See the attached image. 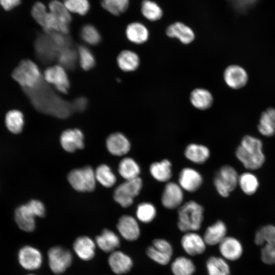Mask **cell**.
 Segmentation results:
<instances>
[{
    "mask_svg": "<svg viewBox=\"0 0 275 275\" xmlns=\"http://www.w3.org/2000/svg\"><path fill=\"white\" fill-rule=\"evenodd\" d=\"M46 84L43 80L33 88L22 90L38 111L60 118L69 116L72 105L61 98Z\"/></svg>",
    "mask_w": 275,
    "mask_h": 275,
    "instance_id": "cell-1",
    "label": "cell"
},
{
    "mask_svg": "<svg viewBox=\"0 0 275 275\" xmlns=\"http://www.w3.org/2000/svg\"><path fill=\"white\" fill-rule=\"evenodd\" d=\"M235 154L238 160L248 169H258L265 161L262 142L251 135H245L242 138Z\"/></svg>",
    "mask_w": 275,
    "mask_h": 275,
    "instance_id": "cell-2",
    "label": "cell"
},
{
    "mask_svg": "<svg viewBox=\"0 0 275 275\" xmlns=\"http://www.w3.org/2000/svg\"><path fill=\"white\" fill-rule=\"evenodd\" d=\"M48 12L43 28L45 33L51 32L68 34L72 20L71 14L63 2L51 0L47 6Z\"/></svg>",
    "mask_w": 275,
    "mask_h": 275,
    "instance_id": "cell-3",
    "label": "cell"
},
{
    "mask_svg": "<svg viewBox=\"0 0 275 275\" xmlns=\"http://www.w3.org/2000/svg\"><path fill=\"white\" fill-rule=\"evenodd\" d=\"M204 209L194 201H189L180 206L178 211L177 227L184 233L199 230L203 220Z\"/></svg>",
    "mask_w": 275,
    "mask_h": 275,
    "instance_id": "cell-4",
    "label": "cell"
},
{
    "mask_svg": "<svg viewBox=\"0 0 275 275\" xmlns=\"http://www.w3.org/2000/svg\"><path fill=\"white\" fill-rule=\"evenodd\" d=\"M45 211V207L41 201L32 200L16 209L15 221L21 230L31 232L36 227L35 217H43Z\"/></svg>",
    "mask_w": 275,
    "mask_h": 275,
    "instance_id": "cell-5",
    "label": "cell"
},
{
    "mask_svg": "<svg viewBox=\"0 0 275 275\" xmlns=\"http://www.w3.org/2000/svg\"><path fill=\"white\" fill-rule=\"evenodd\" d=\"M11 76L22 90L33 88L44 80L38 66L29 59L21 60L13 70Z\"/></svg>",
    "mask_w": 275,
    "mask_h": 275,
    "instance_id": "cell-6",
    "label": "cell"
},
{
    "mask_svg": "<svg viewBox=\"0 0 275 275\" xmlns=\"http://www.w3.org/2000/svg\"><path fill=\"white\" fill-rule=\"evenodd\" d=\"M68 180L72 187L78 191H92L96 185L95 172L89 166L73 170L69 173Z\"/></svg>",
    "mask_w": 275,
    "mask_h": 275,
    "instance_id": "cell-7",
    "label": "cell"
},
{
    "mask_svg": "<svg viewBox=\"0 0 275 275\" xmlns=\"http://www.w3.org/2000/svg\"><path fill=\"white\" fill-rule=\"evenodd\" d=\"M238 178L233 167L228 165L222 167L214 178V184L218 193L223 197L229 196L237 186Z\"/></svg>",
    "mask_w": 275,
    "mask_h": 275,
    "instance_id": "cell-8",
    "label": "cell"
},
{
    "mask_svg": "<svg viewBox=\"0 0 275 275\" xmlns=\"http://www.w3.org/2000/svg\"><path fill=\"white\" fill-rule=\"evenodd\" d=\"M142 186V180L140 177L126 180L116 188L114 199L122 207H129L133 203L134 198L139 194Z\"/></svg>",
    "mask_w": 275,
    "mask_h": 275,
    "instance_id": "cell-9",
    "label": "cell"
},
{
    "mask_svg": "<svg viewBox=\"0 0 275 275\" xmlns=\"http://www.w3.org/2000/svg\"><path fill=\"white\" fill-rule=\"evenodd\" d=\"M147 256L154 262L162 266L168 265L171 261L173 248L172 244L163 238H155L146 250Z\"/></svg>",
    "mask_w": 275,
    "mask_h": 275,
    "instance_id": "cell-10",
    "label": "cell"
},
{
    "mask_svg": "<svg viewBox=\"0 0 275 275\" xmlns=\"http://www.w3.org/2000/svg\"><path fill=\"white\" fill-rule=\"evenodd\" d=\"M48 265L56 274L65 272L71 265L73 256L71 252L61 246L50 248L47 252Z\"/></svg>",
    "mask_w": 275,
    "mask_h": 275,
    "instance_id": "cell-11",
    "label": "cell"
},
{
    "mask_svg": "<svg viewBox=\"0 0 275 275\" xmlns=\"http://www.w3.org/2000/svg\"><path fill=\"white\" fill-rule=\"evenodd\" d=\"M34 47L37 57L44 63H49L58 57L59 50L47 33L37 37L35 41Z\"/></svg>",
    "mask_w": 275,
    "mask_h": 275,
    "instance_id": "cell-12",
    "label": "cell"
},
{
    "mask_svg": "<svg viewBox=\"0 0 275 275\" xmlns=\"http://www.w3.org/2000/svg\"><path fill=\"white\" fill-rule=\"evenodd\" d=\"M44 80L53 85L62 93H67L70 83L65 68L61 65H54L47 68L44 72Z\"/></svg>",
    "mask_w": 275,
    "mask_h": 275,
    "instance_id": "cell-13",
    "label": "cell"
},
{
    "mask_svg": "<svg viewBox=\"0 0 275 275\" xmlns=\"http://www.w3.org/2000/svg\"><path fill=\"white\" fill-rule=\"evenodd\" d=\"M18 260L23 268L28 270H35L41 266L43 257L38 249L33 246L26 245L19 250Z\"/></svg>",
    "mask_w": 275,
    "mask_h": 275,
    "instance_id": "cell-14",
    "label": "cell"
},
{
    "mask_svg": "<svg viewBox=\"0 0 275 275\" xmlns=\"http://www.w3.org/2000/svg\"><path fill=\"white\" fill-rule=\"evenodd\" d=\"M180 243L184 251L193 257L203 254L206 249L207 245L203 237L194 231L184 233Z\"/></svg>",
    "mask_w": 275,
    "mask_h": 275,
    "instance_id": "cell-15",
    "label": "cell"
},
{
    "mask_svg": "<svg viewBox=\"0 0 275 275\" xmlns=\"http://www.w3.org/2000/svg\"><path fill=\"white\" fill-rule=\"evenodd\" d=\"M182 188L178 183L168 182L165 185L161 197L163 206L172 209L180 207L183 201Z\"/></svg>",
    "mask_w": 275,
    "mask_h": 275,
    "instance_id": "cell-16",
    "label": "cell"
},
{
    "mask_svg": "<svg viewBox=\"0 0 275 275\" xmlns=\"http://www.w3.org/2000/svg\"><path fill=\"white\" fill-rule=\"evenodd\" d=\"M223 77L226 85L233 89L243 87L248 80V75L245 70L237 65L228 66L224 70Z\"/></svg>",
    "mask_w": 275,
    "mask_h": 275,
    "instance_id": "cell-17",
    "label": "cell"
},
{
    "mask_svg": "<svg viewBox=\"0 0 275 275\" xmlns=\"http://www.w3.org/2000/svg\"><path fill=\"white\" fill-rule=\"evenodd\" d=\"M117 228L121 236L129 241L136 240L141 235L138 221L130 215H124L120 217L117 225Z\"/></svg>",
    "mask_w": 275,
    "mask_h": 275,
    "instance_id": "cell-18",
    "label": "cell"
},
{
    "mask_svg": "<svg viewBox=\"0 0 275 275\" xmlns=\"http://www.w3.org/2000/svg\"><path fill=\"white\" fill-rule=\"evenodd\" d=\"M108 264L112 271L118 275L128 273L133 265L131 258L125 253L116 250L108 258Z\"/></svg>",
    "mask_w": 275,
    "mask_h": 275,
    "instance_id": "cell-19",
    "label": "cell"
},
{
    "mask_svg": "<svg viewBox=\"0 0 275 275\" xmlns=\"http://www.w3.org/2000/svg\"><path fill=\"white\" fill-rule=\"evenodd\" d=\"M203 183L201 174L195 169L186 167L180 172L178 184L183 190L193 193L197 190Z\"/></svg>",
    "mask_w": 275,
    "mask_h": 275,
    "instance_id": "cell-20",
    "label": "cell"
},
{
    "mask_svg": "<svg viewBox=\"0 0 275 275\" xmlns=\"http://www.w3.org/2000/svg\"><path fill=\"white\" fill-rule=\"evenodd\" d=\"M60 143L65 151L73 152L84 148V135L78 129H68L61 134Z\"/></svg>",
    "mask_w": 275,
    "mask_h": 275,
    "instance_id": "cell-21",
    "label": "cell"
},
{
    "mask_svg": "<svg viewBox=\"0 0 275 275\" xmlns=\"http://www.w3.org/2000/svg\"><path fill=\"white\" fill-rule=\"evenodd\" d=\"M166 34L170 38L178 39L184 44L191 43L195 38V34L192 29L179 21L169 25L166 29Z\"/></svg>",
    "mask_w": 275,
    "mask_h": 275,
    "instance_id": "cell-22",
    "label": "cell"
},
{
    "mask_svg": "<svg viewBox=\"0 0 275 275\" xmlns=\"http://www.w3.org/2000/svg\"><path fill=\"white\" fill-rule=\"evenodd\" d=\"M96 243L87 236H79L74 240L73 249L79 258L84 261L92 259L95 255Z\"/></svg>",
    "mask_w": 275,
    "mask_h": 275,
    "instance_id": "cell-23",
    "label": "cell"
},
{
    "mask_svg": "<svg viewBox=\"0 0 275 275\" xmlns=\"http://www.w3.org/2000/svg\"><path fill=\"white\" fill-rule=\"evenodd\" d=\"M218 245L219 251L226 260H236L242 254V245L235 238L226 236Z\"/></svg>",
    "mask_w": 275,
    "mask_h": 275,
    "instance_id": "cell-24",
    "label": "cell"
},
{
    "mask_svg": "<svg viewBox=\"0 0 275 275\" xmlns=\"http://www.w3.org/2000/svg\"><path fill=\"white\" fill-rule=\"evenodd\" d=\"M108 151L115 156H122L127 154L130 149V143L127 138L120 132L109 135L106 142Z\"/></svg>",
    "mask_w": 275,
    "mask_h": 275,
    "instance_id": "cell-25",
    "label": "cell"
},
{
    "mask_svg": "<svg viewBox=\"0 0 275 275\" xmlns=\"http://www.w3.org/2000/svg\"><path fill=\"white\" fill-rule=\"evenodd\" d=\"M227 227L222 221H217L209 226L203 235L206 245L213 246L219 243L226 237Z\"/></svg>",
    "mask_w": 275,
    "mask_h": 275,
    "instance_id": "cell-26",
    "label": "cell"
},
{
    "mask_svg": "<svg viewBox=\"0 0 275 275\" xmlns=\"http://www.w3.org/2000/svg\"><path fill=\"white\" fill-rule=\"evenodd\" d=\"M95 242L100 249L106 253H111L120 245L118 236L108 229H104L100 235L96 237Z\"/></svg>",
    "mask_w": 275,
    "mask_h": 275,
    "instance_id": "cell-27",
    "label": "cell"
},
{
    "mask_svg": "<svg viewBox=\"0 0 275 275\" xmlns=\"http://www.w3.org/2000/svg\"><path fill=\"white\" fill-rule=\"evenodd\" d=\"M125 34L129 41L136 44L145 43L149 37V32L147 28L143 23L136 21L128 24Z\"/></svg>",
    "mask_w": 275,
    "mask_h": 275,
    "instance_id": "cell-28",
    "label": "cell"
},
{
    "mask_svg": "<svg viewBox=\"0 0 275 275\" xmlns=\"http://www.w3.org/2000/svg\"><path fill=\"white\" fill-rule=\"evenodd\" d=\"M189 100L194 107L204 111L211 106L213 102V97L211 93L208 90L198 88L191 92Z\"/></svg>",
    "mask_w": 275,
    "mask_h": 275,
    "instance_id": "cell-29",
    "label": "cell"
},
{
    "mask_svg": "<svg viewBox=\"0 0 275 275\" xmlns=\"http://www.w3.org/2000/svg\"><path fill=\"white\" fill-rule=\"evenodd\" d=\"M184 155L189 161L197 164H202L209 158L210 151L204 145L192 143L186 147Z\"/></svg>",
    "mask_w": 275,
    "mask_h": 275,
    "instance_id": "cell-30",
    "label": "cell"
},
{
    "mask_svg": "<svg viewBox=\"0 0 275 275\" xmlns=\"http://www.w3.org/2000/svg\"><path fill=\"white\" fill-rule=\"evenodd\" d=\"M149 171L151 176L160 182L169 181L172 176V164L166 159L151 164Z\"/></svg>",
    "mask_w": 275,
    "mask_h": 275,
    "instance_id": "cell-31",
    "label": "cell"
},
{
    "mask_svg": "<svg viewBox=\"0 0 275 275\" xmlns=\"http://www.w3.org/2000/svg\"><path fill=\"white\" fill-rule=\"evenodd\" d=\"M117 63L119 68L125 72L135 70L140 64L138 54L130 50L122 51L117 57Z\"/></svg>",
    "mask_w": 275,
    "mask_h": 275,
    "instance_id": "cell-32",
    "label": "cell"
},
{
    "mask_svg": "<svg viewBox=\"0 0 275 275\" xmlns=\"http://www.w3.org/2000/svg\"><path fill=\"white\" fill-rule=\"evenodd\" d=\"M258 129L265 136H271L275 134V109L267 108L260 117Z\"/></svg>",
    "mask_w": 275,
    "mask_h": 275,
    "instance_id": "cell-33",
    "label": "cell"
},
{
    "mask_svg": "<svg viewBox=\"0 0 275 275\" xmlns=\"http://www.w3.org/2000/svg\"><path fill=\"white\" fill-rule=\"evenodd\" d=\"M196 270L194 262L185 256L176 258L171 264V270L173 275H194Z\"/></svg>",
    "mask_w": 275,
    "mask_h": 275,
    "instance_id": "cell-34",
    "label": "cell"
},
{
    "mask_svg": "<svg viewBox=\"0 0 275 275\" xmlns=\"http://www.w3.org/2000/svg\"><path fill=\"white\" fill-rule=\"evenodd\" d=\"M118 171L120 175L125 180L139 177L141 170L138 163L132 158L125 157L119 163Z\"/></svg>",
    "mask_w": 275,
    "mask_h": 275,
    "instance_id": "cell-35",
    "label": "cell"
},
{
    "mask_svg": "<svg viewBox=\"0 0 275 275\" xmlns=\"http://www.w3.org/2000/svg\"><path fill=\"white\" fill-rule=\"evenodd\" d=\"M5 122L7 129L14 134L20 133L24 125V116L18 109L9 111L6 114Z\"/></svg>",
    "mask_w": 275,
    "mask_h": 275,
    "instance_id": "cell-36",
    "label": "cell"
},
{
    "mask_svg": "<svg viewBox=\"0 0 275 275\" xmlns=\"http://www.w3.org/2000/svg\"><path fill=\"white\" fill-rule=\"evenodd\" d=\"M208 275H230V267L223 258L211 256L206 262Z\"/></svg>",
    "mask_w": 275,
    "mask_h": 275,
    "instance_id": "cell-37",
    "label": "cell"
},
{
    "mask_svg": "<svg viewBox=\"0 0 275 275\" xmlns=\"http://www.w3.org/2000/svg\"><path fill=\"white\" fill-rule=\"evenodd\" d=\"M141 11L143 16L151 21L160 20L163 16L161 7L151 0H143L141 4Z\"/></svg>",
    "mask_w": 275,
    "mask_h": 275,
    "instance_id": "cell-38",
    "label": "cell"
},
{
    "mask_svg": "<svg viewBox=\"0 0 275 275\" xmlns=\"http://www.w3.org/2000/svg\"><path fill=\"white\" fill-rule=\"evenodd\" d=\"M100 4L104 10L114 16L125 13L129 5V0H101Z\"/></svg>",
    "mask_w": 275,
    "mask_h": 275,
    "instance_id": "cell-39",
    "label": "cell"
},
{
    "mask_svg": "<svg viewBox=\"0 0 275 275\" xmlns=\"http://www.w3.org/2000/svg\"><path fill=\"white\" fill-rule=\"evenodd\" d=\"M156 213V209L153 204L149 202H143L138 205L136 210V216L141 222L148 224L154 220Z\"/></svg>",
    "mask_w": 275,
    "mask_h": 275,
    "instance_id": "cell-40",
    "label": "cell"
},
{
    "mask_svg": "<svg viewBox=\"0 0 275 275\" xmlns=\"http://www.w3.org/2000/svg\"><path fill=\"white\" fill-rule=\"evenodd\" d=\"M95 174L96 180L104 187H112L116 183L115 175L106 164L99 166L96 170Z\"/></svg>",
    "mask_w": 275,
    "mask_h": 275,
    "instance_id": "cell-41",
    "label": "cell"
},
{
    "mask_svg": "<svg viewBox=\"0 0 275 275\" xmlns=\"http://www.w3.org/2000/svg\"><path fill=\"white\" fill-rule=\"evenodd\" d=\"M238 183L242 190L249 195L254 194L259 186L258 179L250 173L242 174L238 178Z\"/></svg>",
    "mask_w": 275,
    "mask_h": 275,
    "instance_id": "cell-42",
    "label": "cell"
},
{
    "mask_svg": "<svg viewBox=\"0 0 275 275\" xmlns=\"http://www.w3.org/2000/svg\"><path fill=\"white\" fill-rule=\"evenodd\" d=\"M63 2L71 14L84 16L90 10L89 0H64Z\"/></svg>",
    "mask_w": 275,
    "mask_h": 275,
    "instance_id": "cell-43",
    "label": "cell"
},
{
    "mask_svg": "<svg viewBox=\"0 0 275 275\" xmlns=\"http://www.w3.org/2000/svg\"><path fill=\"white\" fill-rule=\"evenodd\" d=\"M77 55L76 51L72 47H69L60 51L57 58L60 65L64 68L71 69L75 67Z\"/></svg>",
    "mask_w": 275,
    "mask_h": 275,
    "instance_id": "cell-44",
    "label": "cell"
},
{
    "mask_svg": "<svg viewBox=\"0 0 275 275\" xmlns=\"http://www.w3.org/2000/svg\"><path fill=\"white\" fill-rule=\"evenodd\" d=\"M80 35L85 42L90 45H96L101 40V36L99 31L91 24H86L81 28Z\"/></svg>",
    "mask_w": 275,
    "mask_h": 275,
    "instance_id": "cell-45",
    "label": "cell"
},
{
    "mask_svg": "<svg viewBox=\"0 0 275 275\" xmlns=\"http://www.w3.org/2000/svg\"><path fill=\"white\" fill-rule=\"evenodd\" d=\"M275 240V226L267 225L261 228L256 233L255 242L261 245Z\"/></svg>",
    "mask_w": 275,
    "mask_h": 275,
    "instance_id": "cell-46",
    "label": "cell"
},
{
    "mask_svg": "<svg viewBox=\"0 0 275 275\" xmlns=\"http://www.w3.org/2000/svg\"><path fill=\"white\" fill-rule=\"evenodd\" d=\"M78 55L81 68L88 70L95 64V60L92 51L85 46H80L78 48Z\"/></svg>",
    "mask_w": 275,
    "mask_h": 275,
    "instance_id": "cell-47",
    "label": "cell"
},
{
    "mask_svg": "<svg viewBox=\"0 0 275 275\" xmlns=\"http://www.w3.org/2000/svg\"><path fill=\"white\" fill-rule=\"evenodd\" d=\"M48 12V7L41 2L35 3L31 10L32 17L42 28L45 25Z\"/></svg>",
    "mask_w": 275,
    "mask_h": 275,
    "instance_id": "cell-48",
    "label": "cell"
},
{
    "mask_svg": "<svg viewBox=\"0 0 275 275\" xmlns=\"http://www.w3.org/2000/svg\"><path fill=\"white\" fill-rule=\"evenodd\" d=\"M261 257L267 264H275V240L264 244L261 249Z\"/></svg>",
    "mask_w": 275,
    "mask_h": 275,
    "instance_id": "cell-49",
    "label": "cell"
},
{
    "mask_svg": "<svg viewBox=\"0 0 275 275\" xmlns=\"http://www.w3.org/2000/svg\"><path fill=\"white\" fill-rule=\"evenodd\" d=\"M88 101L84 97H80L76 99L71 104L72 109L77 112L83 111L87 107Z\"/></svg>",
    "mask_w": 275,
    "mask_h": 275,
    "instance_id": "cell-50",
    "label": "cell"
},
{
    "mask_svg": "<svg viewBox=\"0 0 275 275\" xmlns=\"http://www.w3.org/2000/svg\"><path fill=\"white\" fill-rule=\"evenodd\" d=\"M21 2V0H0V4L3 8L9 10L17 6Z\"/></svg>",
    "mask_w": 275,
    "mask_h": 275,
    "instance_id": "cell-51",
    "label": "cell"
},
{
    "mask_svg": "<svg viewBox=\"0 0 275 275\" xmlns=\"http://www.w3.org/2000/svg\"><path fill=\"white\" fill-rule=\"evenodd\" d=\"M27 275H36V274L31 273V274H27Z\"/></svg>",
    "mask_w": 275,
    "mask_h": 275,
    "instance_id": "cell-52",
    "label": "cell"
}]
</instances>
